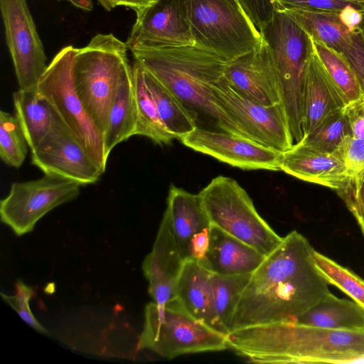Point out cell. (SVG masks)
Listing matches in <instances>:
<instances>
[{
  "label": "cell",
  "instance_id": "52a82bcc",
  "mask_svg": "<svg viewBox=\"0 0 364 364\" xmlns=\"http://www.w3.org/2000/svg\"><path fill=\"white\" fill-rule=\"evenodd\" d=\"M228 348L227 335L194 318L177 299L164 304L154 301L146 304L138 349H149L172 359L184 354Z\"/></svg>",
  "mask_w": 364,
  "mask_h": 364
},
{
  "label": "cell",
  "instance_id": "1f68e13d",
  "mask_svg": "<svg viewBox=\"0 0 364 364\" xmlns=\"http://www.w3.org/2000/svg\"><path fill=\"white\" fill-rule=\"evenodd\" d=\"M314 259L327 282L340 289L364 309V279L318 251L314 250Z\"/></svg>",
  "mask_w": 364,
  "mask_h": 364
},
{
  "label": "cell",
  "instance_id": "f35d334b",
  "mask_svg": "<svg viewBox=\"0 0 364 364\" xmlns=\"http://www.w3.org/2000/svg\"><path fill=\"white\" fill-rule=\"evenodd\" d=\"M345 111L353 136L364 139V97L346 105Z\"/></svg>",
  "mask_w": 364,
  "mask_h": 364
},
{
  "label": "cell",
  "instance_id": "ee69618b",
  "mask_svg": "<svg viewBox=\"0 0 364 364\" xmlns=\"http://www.w3.org/2000/svg\"><path fill=\"white\" fill-rule=\"evenodd\" d=\"M347 1L364 4V0H347Z\"/></svg>",
  "mask_w": 364,
  "mask_h": 364
},
{
  "label": "cell",
  "instance_id": "ac0fdd59",
  "mask_svg": "<svg viewBox=\"0 0 364 364\" xmlns=\"http://www.w3.org/2000/svg\"><path fill=\"white\" fill-rule=\"evenodd\" d=\"M183 263L168 220L164 215L152 250L142 264L149 282L148 292L154 302L164 304L175 299L176 286Z\"/></svg>",
  "mask_w": 364,
  "mask_h": 364
},
{
  "label": "cell",
  "instance_id": "8992f818",
  "mask_svg": "<svg viewBox=\"0 0 364 364\" xmlns=\"http://www.w3.org/2000/svg\"><path fill=\"white\" fill-rule=\"evenodd\" d=\"M195 46L226 61L253 51L262 35L240 0H186Z\"/></svg>",
  "mask_w": 364,
  "mask_h": 364
},
{
  "label": "cell",
  "instance_id": "83f0119b",
  "mask_svg": "<svg viewBox=\"0 0 364 364\" xmlns=\"http://www.w3.org/2000/svg\"><path fill=\"white\" fill-rule=\"evenodd\" d=\"M132 67L138 117L136 135L146 136L160 146L169 145L175 137L168 132L161 120L156 104L145 83L144 69L135 60Z\"/></svg>",
  "mask_w": 364,
  "mask_h": 364
},
{
  "label": "cell",
  "instance_id": "8d00e7d4",
  "mask_svg": "<svg viewBox=\"0 0 364 364\" xmlns=\"http://www.w3.org/2000/svg\"><path fill=\"white\" fill-rule=\"evenodd\" d=\"M273 6L322 11H340L348 6L364 9V4L347 0H271Z\"/></svg>",
  "mask_w": 364,
  "mask_h": 364
},
{
  "label": "cell",
  "instance_id": "d6986e66",
  "mask_svg": "<svg viewBox=\"0 0 364 364\" xmlns=\"http://www.w3.org/2000/svg\"><path fill=\"white\" fill-rule=\"evenodd\" d=\"M280 167L299 179L334 191L349 176L343 160L337 154L317 151L299 142L282 152Z\"/></svg>",
  "mask_w": 364,
  "mask_h": 364
},
{
  "label": "cell",
  "instance_id": "d590c367",
  "mask_svg": "<svg viewBox=\"0 0 364 364\" xmlns=\"http://www.w3.org/2000/svg\"><path fill=\"white\" fill-rule=\"evenodd\" d=\"M346 164L348 176L364 170V139L348 136L334 152Z\"/></svg>",
  "mask_w": 364,
  "mask_h": 364
},
{
  "label": "cell",
  "instance_id": "44dd1931",
  "mask_svg": "<svg viewBox=\"0 0 364 364\" xmlns=\"http://www.w3.org/2000/svg\"><path fill=\"white\" fill-rule=\"evenodd\" d=\"M209 237L208 250L204 257L197 262L213 274H250L266 257L252 247L212 224Z\"/></svg>",
  "mask_w": 364,
  "mask_h": 364
},
{
  "label": "cell",
  "instance_id": "ab89813d",
  "mask_svg": "<svg viewBox=\"0 0 364 364\" xmlns=\"http://www.w3.org/2000/svg\"><path fill=\"white\" fill-rule=\"evenodd\" d=\"M210 228L196 235L191 242V259L198 262L205 255L209 245Z\"/></svg>",
  "mask_w": 364,
  "mask_h": 364
},
{
  "label": "cell",
  "instance_id": "484cf974",
  "mask_svg": "<svg viewBox=\"0 0 364 364\" xmlns=\"http://www.w3.org/2000/svg\"><path fill=\"white\" fill-rule=\"evenodd\" d=\"M15 115L18 119L28 147L35 149L50 131L54 111L41 95L37 87L18 90L13 94Z\"/></svg>",
  "mask_w": 364,
  "mask_h": 364
},
{
  "label": "cell",
  "instance_id": "e0dca14e",
  "mask_svg": "<svg viewBox=\"0 0 364 364\" xmlns=\"http://www.w3.org/2000/svg\"><path fill=\"white\" fill-rule=\"evenodd\" d=\"M224 77L235 90L262 105L282 103L277 72L264 37L253 51L227 62Z\"/></svg>",
  "mask_w": 364,
  "mask_h": 364
},
{
  "label": "cell",
  "instance_id": "7402d4cb",
  "mask_svg": "<svg viewBox=\"0 0 364 364\" xmlns=\"http://www.w3.org/2000/svg\"><path fill=\"white\" fill-rule=\"evenodd\" d=\"M346 105L314 50L308 60L304 78V136L314 129L327 116Z\"/></svg>",
  "mask_w": 364,
  "mask_h": 364
},
{
  "label": "cell",
  "instance_id": "5bb4252c",
  "mask_svg": "<svg viewBox=\"0 0 364 364\" xmlns=\"http://www.w3.org/2000/svg\"><path fill=\"white\" fill-rule=\"evenodd\" d=\"M31 151L32 164L45 175L85 186L97 182L104 173L55 113L50 131Z\"/></svg>",
  "mask_w": 364,
  "mask_h": 364
},
{
  "label": "cell",
  "instance_id": "ffe728a7",
  "mask_svg": "<svg viewBox=\"0 0 364 364\" xmlns=\"http://www.w3.org/2000/svg\"><path fill=\"white\" fill-rule=\"evenodd\" d=\"M176 299L196 320L213 330L228 335L215 306L211 272L196 261L184 262L175 289Z\"/></svg>",
  "mask_w": 364,
  "mask_h": 364
},
{
  "label": "cell",
  "instance_id": "4316f807",
  "mask_svg": "<svg viewBox=\"0 0 364 364\" xmlns=\"http://www.w3.org/2000/svg\"><path fill=\"white\" fill-rule=\"evenodd\" d=\"M142 67V66H141ZM143 68V67H142ZM145 83L156 104L161 120L175 139L192 132L196 127V113L144 68Z\"/></svg>",
  "mask_w": 364,
  "mask_h": 364
},
{
  "label": "cell",
  "instance_id": "2e32d148",
  "mask_svg": "<svg viewBox=\"0 0 364 364\" xmlns=\"http://www.w3.org/2000/svg\"><path fill=\"white\" fill-rule=\"evenodd\" d=\"M179 139L196 151L244 170L281 171L282 152L238 134L196 127Z\"/></svg>",
  "mask_w": 364,
  "mask_h": 364
},
{
  "label": "cell",
  "instance_id": "b9f144b4",
  "mask_svg": "<svg viewBox=\"0 0 364 364\" xmlns=\"http://www.w3.org/2000/svg\"><path fill=\"white\" fill-rule=\"evenodd\" d=\"M61 1V0H58ZM70 2L74 6L90 11L93 9L92 0H64Z\"/></svg>",
  "mask_w": 364,
  "mask_h": 364
},
{
  "label": "cell",
  "instance_id": "9c48e42d",
  "mask_svg": "<svg viewBox=\"0 0 364 364\" xmlns=\"http://www.w3.org/2000/svg\"><path fill=\"white\" fill-rule=\"evenodd\" d=\"M76 50L72 46L62 48L48 65L37 89L105 172L108 158L105 153L103 135L87 114L73 83L72 65Z\"/></svg>",
  "mask_w": 364,
  "mask_h": 364
},
{
  "label": "cell",
  "instance_id": "3957f363",
  "mask_svg": "<svg viewBox=\"0 0 364 364\" xmlns=\"http://www.w3.org/2000/svg\"><path fill=\"white\" fill-rule=\"evenodd\" d=\"M130 51L135 61L184 105L213 119L224 132L245 137L218 105L212 92L213 86L224 77L228 61L196 46L134 48Z\"/></svg>",
  "mask_w": 364,
  "mask_h": 364
},
{
  "label": "cell",
  "instance_id": "6da1fadb",
  "mask_svg": "<svg viewBox=\"0 0 364 364\" xmlns=\"http://www.w3.org/2000/svg\"><path fill=\"white\" fill-rule=\"evenodd\" d=\"M314 249L296 230L267 255L242 293L229 333L255 325L294 321L329 292Z\"/></svg>",
  "mask_w": 364,
  "mask_h": 364
},
{
  "label": "cell",
  "instance_id": "5b68a950",
  "mask_svg": "<svg viewBox=\"0 0 364 364\" xmlns=\"http://www.w3.org/2000/svg\"><path fill=\"white\" fill-rule=\"evenodd\" d=\"M272 16L260 30L267 42L278 75L281 102L294 144L303 136V93L308 60L314 50L313 38L290 15L274 6Z\"/></svg>",
  "mask_w": 364,
  "mask_h": 364
},
{
  "label": "cell",
  "instance_id": "4dcf8cb0",
  "mask_svg": "<svg viewBox=\"0 0 364 364\" xmlns=\"http://www.w3.org/2000/svg\"><path fill=\"white\" fill-rule=\"evenodd\" d=\"M252 274L220 275L211 273L218 316L228 333L232 317Z\"/></svg>",
  "mask_w": 364,
  "mask_h": 364
},
{
  "label": "cell",
  "instance_id": "f1b7e54d",
  "mask_svg": "<svg viewBox=\"0 0 364 364\" xmlns=\"http://www.w3.org/2000/svg\"><path fill=\"white\" fill-rule=\"evenodd\" d=\"M314 50L346 105L364 97L359 81L346 60L324 43L313 38Z\"/></svg>",
  "mask_w": 364,
  "mask_h": 364
},
{
  "label": "cell",
  "instance_id": "cb8c5ba5",
  "mask_svg": "<svg viewBox=\"0 0 364 364\" xmlns=\"http://www.w3.org/2000/svg\"><path fill=\"white\" fill-rule=\"evenodd\" d=\"M294 321L326 328L364 330V309L354 301L329 292Z\"/></svg>",
  "mask_w": 364,
  "mask_h": 364
},
{
  "label": "cell",
  "instance_id": "603a6c76",
  "mask_svg": "<svg viewBox=\"0 0 364 364\" xmlns=\"http://www.w3.org/2000/svg\"><path fill=\"white\" fill-rule=\"evenodd\" d=\"M164 215L168 220L182 259L184 262L191 259L190 246L193 237L210 226L200 195L171 184Z\"/></svg>",
  "mask_w": 364,
  "mask_h": 364
},
{
  "label": "cell",
  "instance_id": "e575fe53",
  "mask_svg": "<svg viewBox=\"0 0 364 364\" xmlns=\"http://www.w3.org/2000/svg\"><path fill=\"white\" fill-rule=\"evenodd\" d=\"M15 289L16 294L13 296L1 292V298L27 324L41 333L48 334L46 329L36 318L30 309L29 301L35 294L33 289L26 285L21 279H18L15 283Z\"/></svg>",
  "mask_w": 364,
  "mask_h": 364
},
{
  "label": "cell",
  "instance_id": "7c38bea8",
  "mask_svg": "<svg viewBox=\"0 0 364 364\" xmlns=\"http://www.w3.org/2000/svg\"><path fill=\"white\" fill-rule=\"evenodd\" d=\"M212 92L218 105L246 138L281 152L294 145L282 103L262 105L235 90L224 77L213 86Z\"/></svg>",
  "mask_w": 364,
  "mask_h": 364
},
{
  "label": "cell",
  "instance_id": "4fadbf2b",
  "mask_svg": "<svg viewBox=\"0 0 364 364\" xmlns=\"http://www.w3.org/2000/svg\"><path fill=\"white\" fill-rule=\"evenodd\" d=\"M0 8L19 89L35 88L48 65L26 0H0Z\"/></svg>",
  "mask_w": 364,
  "mask_h": 364
},
{
  "label": "cell",
  "instance_id": "8fae6325",
  "mask_svg": "<svg viewBox=\"0 0 364 364\" xmlns=\"http://www.w3.org/2000/svg\"><path fill=\"white\" fill-rule=\"evenodd\" d=\"M80 186L74 181L49 175L13 183L0 202L1 220L17 236L28 233L48 212L77 198Z\"/></svg>",
  "mask_w": 364,
  "mask_h": 364
},
{
  "label": "cell",
  "instance_id": "ba28073f",
  "mask_svg": "<svg viewBox=\"0 0 364 364\" xmlns=\"http://www.w3.org/2000/svg\"><path fill=\"white\" fill-rule=\"evenodd\" d=\"M210 224L267 257L282 242L260 216L251 198L232 178L218 176L200 192Z\"/></svg>",
  "mask_w": 364,
  "mask_h": 364
},
{
  "label": "cell",
  "instance_id": "277c9868",
  "mask_svg": "<svg viewBox=\"0 0 364 364\" xmlns=\"http://www.w3.org/2000/svg\"><path fill=\"white\" fill-rule=\"evenodd\" d=\"M128 48L113 34L99 33L77 48L72 65L75 91L87 114L104 134L120 82L132 68Z\"/></svg>",
  "mask_w": 364,
  "mask_h": 364
},
{
  "label": "cell",
  "instance_id": "d6a6232c",
  "mask_svg": "<svg viewBox=\"0 0 364 364\" xmlns=\"http://www.w3.org/2000/svg\"><path fill=\"white\" fill-rule=\"evenodd\" d=\"M28 143L16 115L0 111V157L7 165L19 168L28 152Z\"/></svg>",
  "mask_w": 364,
  "mask_h": 364
},
{
  "label": "cell",
  "instance_id": "74e56055",
  "mask_svg": "<svg viewBox=\"0 0 364 364\" xmlns=\"http://www.w3.org/2000/svg\"><path fill=\"white\" fill-rule=\"evenodd\" d=\"M253 23L260 31L271 18L274 6L271 0H240Z\"/></svg>",
  "mask_w": 364,
  "mask_h": 364
},
{
  "label": "cell",
  "instance_id": "836d02e7",
  "mask_svg": "<svg viewBox=\"0 0 364 364\" xmlns=\"http://www.w3.org/2000/svg\"><path fill=\"white\" fill-rule=\"evenodd\" d=\"M335 191L354 216L364 235V170L348 176Z\"/></svg>",
  "mask_w": 364,
  "mask_h": 364
},
{
  "label": "cell",
  "instance_id": "60d3db41",
  "mask_svg": "<svg viewBox=\"0 0 364 364\" xmlns=\"http://www.w3.org/2000/svg\"><path fill=\"white\" fill-rule=\"evenodd\" d=\"M116 6H123L135 11L136 14L150 5L154 0H114Z\"/></svg>",
  "mask_w": 364,
  "mask_h": 364
},
{
  "label": "cell",
  "instance_id": "f546056e",
  "mask_svg": "<svg viewBox=\"0 0 364 364\" xmlns=\"http://www.w3.org/2000/svg\"><path fill=\"white\" fill-rule=\"evenodd\" d=\"M348 136H353V133L344 107L327 116L299 143L317 151L334 153Z\"/></svg>",
  "mask_w": 364,
  "mask_h": 364
},
{
  "label": "cell",
  "instance_id": "7a4b0ae2",
  "mask_svg": "<svg viewBox=\"0 0 364 364\" xmlns=\"http://www.w3.org/2000/svg\"><path fill=\"white\" fill-rule=\"evenodd\" d=\"M227 343L252 363L347 364L364 356V330L277 322L231 331Z\"/></svg>",
  "mask_w": 364,
  "mask_h": 364
},
{
  "label": "cell",
  "instance_id": "d4e9b609",
  "mask_svg": "<svg viewBox=\"0 0 364 364\" xmlns=\"http://www.w3.org/2000/svg\"><path fill=\"white\" fill-rule=\"evenodd\" d=\"M137 122L132 67L120 82L109 113L107 129L104 134V149L107 158L117 144L136 135Z\"/></svg>",
  "mask_w": 364,
  "mask_h": 364
},
{
  "label": "cell",
  "instance_id": "30bf717a",
  "mask_svg": "<svg viewBox=\"0 0 364 364\" xmlns=\"http://www.w3.org/2000/svg\"><path fill=\"white\" fill-rule=\"evenodd\" d=\"M282 8L315 40L341 54L355 74L364 92V9L340 11Z\"/></svg>",
  "mask_w": 364,
  "mask_h": 364
},
{
  "label": "cell",
  "instance_id": "7bdbcfd3",
  "mask_svg": "<svg viewBox=\"0 0 364 364\" xmlns=\"http://www.w3.org/2000/svg\"><path fill=\"white\" fill-rule=\"evenodd\" d=\"M100 5L107 11H110L116 7L114 0H97Z\"/></svg>",
  "mask_w": 364,
  "mask_h": 364
},
{
  "label": "cell",
  "instance_id": "9a60e30c",
  "mask_svg": "<svg viewBox=\"0 0 364 364\" xmlns=\"http://www.w3.org/2000/svg\"><path fill=\"white\" fill-rule=\"evenodd\" d=\"M128 50L195 46L186 0H154L136 13Z\"/></svg>",
  "mask_w": 364,
  "mask_h": 364
}]
</instances>
